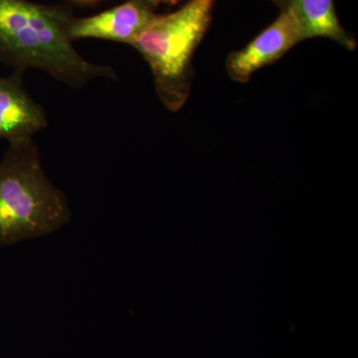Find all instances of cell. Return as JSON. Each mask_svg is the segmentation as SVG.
<instances>
[{
    "mask_svg": "<svg viewBox=\"0 0 358 358\" xmlns=\"http://www.w3.org/2000/svg\"><path fill=\"white\" fill-rule=\"evenodd\" d=\"M272 1L277 4L278 6L281 7L282 10V9L288 7L289 0H272Z\"/></svg>",
    "mask_w": 358,
    "mask_h": 358,
    "instance_id": "obj_8",
    "label": "cell"
},
{
    "mask_svg": "<svg viewBox=\"0 0 358 358\" xmlns=\"http://www.w3.org/2000/svg\"><path fill=\"white\" fill-rule=\"evenodd\" d=\"M214 2L189 0L174 13L155 14L131 45L147 61L157 96L171 112H178L189 98L193 58L210 26Z\"/></svg>",
    "mask_w": 358,
    "mask_h": 358,
    "instance_id": "obj_3",
    "label": "cell"
},
{
    "mask_svg": "<svg viewBox=\"0 0 358 358\" xmlns=\"http://www.w3.org/2000/svg\"><path fill=\"white\" fill-rule=\"evenodd\" d=\"M72 1L80 4H95L96 2L100 1V0H72Z\"/></svg>",
    "mask_w": 358,
    "mask_h": 358,
    "instance_id": "obj_9",
    "label": "cell"
},
{
    "mask_svg": "<svg viewBox=\"0 0 358 358\" xmlns=\"http://www.w3.org/2000/svg\"><path fill=\"white\" fill-rule=\"evenodd\" d=\"M293 14L303 40H333L348 51L357 49V41L341 26L334 0H289L287 7Z\"/></svg>",
    "mask_w": 358,
    "mask_h": 358,
    "instance_id": "obj_7",
    "label": "cell"
},
{
    "mask_svg": "<svg viewBox=\"0 0 358 358\" xmlns=\"http://www.w3.org/2000/svg\"><path fill=\"white\" fill-rule=\"evenodd\" d=\"M47 124L43 108L23 86L22 73L0 77V140H31Z\"/></svg>",
    "mask_w": 358,
    "mask_h": 358,
    "instance_id": "obj_6",
    "label": "cell"
},
{
    "mask_svg": "<svg viewBox=\"0 0 358 358\" xmlns=\"http://www.w3.org/2000/svg\"><path fill=\"white\" fill-rule=\"evenodd\" d=\"M179 1H181V0H162V2H166V3L169 4V6H176Z\"/></svg>",
    "mask_w": 358,
    "mask_h": 358,
    "instance_id": "obj_11",
    "label": "cell"
},
{
    "mask_svg": "<svg viewBox=\"0 0 358 358\" xmlns=\"http://www.w3.org/2000/svg\"><path fill=\"white\" fill-rule=\"evenodd\" d=\"M70 220L67 197L45 173L33 138L11 143L0 162V246L46 236Z\"/></svg>",
    "mask_w": 358,
    "mask_h": 358,
    "instance_id": "obj_2",
    "label": "cell"
},
{
    "mask_svg": "<svg viewBox=\"0 0 358 358\" xmlns=\"http://www.w3.org/2000/svg\"><path fill=\"white\" fill-rule=\"evenodd\" d=\"M73 17L59 7L27 0H0V59L16 72L34 68L71 88L92 80L117 79L110 66L82 57L69 34Z\"/></svg>",
    "mask_w": 358,
    "mask_h": 358,
    "instance_id": "obj_1",
    "label": "cell"
},
{
    "mask_svg": "<svg viewBox=\"0 0 358 358\" xmlns=\"http://www.w3.org/2000/svg\"><path fill=\"white\" fill-rule=\"evenodd\" d=\"M154 16L147 0H128L96 15L73 18L69 34L72 41L91 38L131 45Z\"/></svg>",
    "mask_w": 358,
    "mask_h": 358,
    "instance_id": "obj_5",
    "label": "cell"
},
{
    "mask_svg": "<svg viewBox=\"0 0 358 358\" xmlns=\"http://www.w3.org/2000/svg\"><path fill=\"white\" fill-rule=\"evenodd\" d=\"M148 6L152 7V9L155 8L159 6V3H162V0H147Z\"/></svg>",
    "mask_w": 358,
    "mask_h": 358,
    "instance_id": "obj_10",
    "label": "cell"
},
{
    "mask_svg": "<svg viewBox=\"0 0 358 358\" xmlns=\"http://www.w3.org/2000/svg\"><path fill=\"white\" fill-rule=\"evenodd\" d=\"M303 41L300 28L288 8L260 34L226 59V71L233 81L247 83L258 71L277 62Z\"/></svg>",
    "mask_w": 358,
    "mask_h": 358,
    "instance_id": "obj_4",
    "label": "cell"
}]
</instances>
